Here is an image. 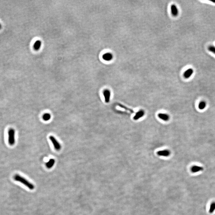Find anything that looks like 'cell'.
Returning a JSON list of instances; mask_svg holds the SVG:
<instances>
[{
	"instance_id": "6da1fadb",
	"label": "cell",
	"mask_w": 215,
	"mask_h": 215,
	"mask_svg": "<svg viewBox=\"0 0 215 215\" xmlns=\"http://www.w3.org/2000/svg\"><path fill=\"white\" fill-rule=\"evenodd\" d=\"M14 179L16 181H18L24 184L26 187L30 190H33L34 189V186L32 184L29 182L25 178L22 177L20 175L16 174L14 177Z\"/></svg>"
},
{
	"instance_id": "7a4b0ae2",
	"label": "cell",
	"mask_w": 215,
	"mask_h": 215,
	"mask_svg": "<svg viewBox=\"0 0 215 215\" xmlns=\"http://www.w3.org/2000/svg\"><path fill=\"white\" fill-rule=\"evenodd\" d=\"M8 141L10 145H13L15 143V131L13 128H10L8 131Z\"/></svg>"
},
{
	"instance_id": "3957f363",
	"label": "cell",
	"mask_w": 215,
	"mask_h": 215,
	"mask_svg": "<svg viewBox=\"0 0 215 215\" xmlns=\"http://www.w3.org/2000/svg\"><path fill=\"white\" fill-rule=\"evenodd\" d=\"M50 139L51 140V142H52V144H53L54 148L56 150L59 151L61 149L62 147L60 144L59 143L55 138L53 136H50Z\"/></svg>"
},
{
	"instance_id": "277c9868",
	"label": "cell",
	"mask_w": 215,
	"mask_h": 215,
	"mask_svg": "<svg viewBox=\"0 0 215 215\" xmlns=\"http://www.w3.org/2000/svg\"><path fill=\"white\" fill-rule=\"evenodd\" d=\"M103 95L104 97L105 101L106 103H108L110 101L111 92L108 89H106L103 91Z\"/></svg>"
},
{
	"instance_id": "5b68a950",
	"label": "cell",
	"mask_w": 215,
	"mask_h": 215,
	"mask_svg": "<svg viewBox=\"0 0 215 215\" xmlns=\"http://www.w3.org/2000/svg\"><path fill=\"white\" fill-rule=\"evenodd\" d=\"M157 154L160 156L168 157L171 155V152L168 150H163L158 151L157 152Z\"/></svg>"
},
{
	"instance_id": "8992f818",
	"label": "cell",
	"mask_w": 215,
	"mask_h": 215,
	"mask_svg": "<svg viewBox=\"0 0 215 215\" xmlns=\"http://www.w3.org/2000/svg\"><path fill=\"white\" fill-rule=\"evenodd\" d=\"M144 114H145V112L144 110H139V111H138L134 116V119L135 120H139L140 118L143 117L144 116Z\"/></svg>"
},
{
	"instance_id": "52a82bcc",
	"label": "cell",
	"mask_w": 215,
	"mask_h": 215,
	"mask_svg": "<svg viewBox=\"0 0 215 215\" xmlns=\"http://www.w3.org/2000/svg\"><path fill=\"white\" fill-rule=\"evenodd\" d=\"M158 116L160 119L165 122L168 121L170 119L169 115L166 114L160 113L158 114Z\"/></svg>"
},
{
	"instance_id": "ba28073f",
	"label": "cell",
	"mask_w": 215,
	"mask_h": 215,
	"mask_svg": "<svg viewBox=\"0 0 215 215\" xmlns=\"http://www.w3.org/2000/svg\"><path fill=\"white\" fill-rule=\"evenodd\" d=\"M194 73V70L192 68L188 69L184 73V76L185 78H189L192 76Z\"/></svg>"
},
{
	"instance_id": "9c48e42d",
	"label": "cell",
	"mask_w": 215,
	"mask_h": 215,
	"mask_svg": "<svg viewBox=\"0 0 215 215\" xmlns=\"http://www.w3.org/2000/svg\"><path fill=\"white\" fill-rule=\"evenodd\" d=\"M203 170V168L202 167L196 165L193 166L191 168V171L193 173H198V172L202 171Z\"/></svg>"
},
{
	"instance_id": "30bf717a",
	"label": "cell",
	"mask_w": 215,
	"mask_h": 215,
	"mask_svg": "<svg viewBox=\"0 0 215 215\" xmlns=\"http://www.w3.org/2000/svg\"><path fill=\"white\" fill-rule=\"evenodd\" d=\"M172 14L174 16H177L178 14V11L177 7L175 4L172 5L171 7Z\"/></svg>"
},
{
	"instance_id": "8fae6325",
	"label": "cell",
	"mask_w": 215,
	"mask_h": 215,
	"mask_svg": "<svg viewBox=\"0 0 215 215\" xmlns=\"http://www.w3.org/2000/svg\"><path fill=\"white\" fill-rule=\"evenodd\" d=\"M102 58L104 60L106 61H110L113 58V55L111 53H105L104 55L102 56Z\"/></svg>"
},
{
	"instance_id": "7c38bea8",
	"label": "cell",
	"mask_w": 215,
	"mask_h": 215,
	"mask_svg": "<svg viewBox=\"0 0 215 215\" xmlns=\"http://www.w3.org/2000/svg\"><path fill=\"white\" fill-rule=\"evenodd\" d=\"M41 46V42L40 40H37L34 43V48L36 51L39 50L40 49Z\"/></svg>"
},
{
	"instance_id": "4fadbf2b",
	"label": "cell",
	"mask_w": 215,
	"mask_h": 215,
	"mask_svg": "<svg viewBox=\"0 0 215 215\" xmlns=\"http://www.w3.org/2000/svg\"><path fill=\"white\" fill-rule=\"evenodd\" d=\"M55 163V160L53 159H51L47 162V163H46V166L47 168H51L53 166Z\"/></svg>"
},
{
	"instance_id": "5bb4252c",
	"label": "cell",
	"mask_w": 215,
	"mask_h": 215,
	"mask_svg": "<svg viewBox=\"0 0 215 215\" xmlns=\"http://www.w3.org/2000/svg\"><path fill=\"white\" fill-rule=\"evenodd\" d=\"M206 106V103L204 101H202L198 104V108L200 110H203Z\"/></svg>"
},
{
	"instance_id": "9a60e30c",
	"label": "cell",
	"mask_w": 215,
	"mask_h": 215,
	"mask_svg": "<svg viewBox=\"0 0 215 215\" xmlns=\"http://www.w3.org/2000/svg\"><path fill=\"white\" fill-rule=\"evenodd\" d=\"M51 118L50 114L49 113H46L43 115L42 118L44 121H48L50 120Z\"/></svg>"
},
{
	"instance_id": "2e32d148",
	"label": "cell",
	"mask_w": 215,
	"mask_h": 215,
	"mask_svg": "<svg viewBox=\"0 0 215 215\" xmlns=\"http://www.w3.org/2000/svg\"><path fill=\"white\" fill-rule=\"evenodd\" d=\"M215 210V202H213L211 203L210 206V209H209V213L210 214H212L213 212H214Z\"/></svg>"
},
{
	"instance_id": "e0dca14e",
	"label": "cell",
	"mask_w": 215,
	"mask_h": 215,
	"mask_svg": "<svg viewBox=\"0 0 215 215\" xmlns=\"http://www.w3.org/2000/svg\"><path fill=\"white\" fill-rule=\"evenodd\" d=\"M208 50L215 55V47L213 46H210L208 47Z\"/></svg>"
},
{
	"instance_id": "ac0fdd59",
	"label": "cell",
	"mask_w": 215,
	"mask_h": 215,
	"mask_svg": "<svg viewBox=\"0 0 215 215\" xmlns=\"http://www.w3.org/2000/svg\"><path fill=\"white\" fill-rule=\"evenodd\" d=\"M119 106H120V107H121L122 108H124V109H126V110H128V111H129L130 112H132L133 113L134 112V111H133L131 109H129V108H128L127 107H126V106H124V105H122V104H119Z\"/></svg>"
},
{
	"instance_id": "d6986e66",
	"label": "cell",
	"mask_w": 215,
	"mask_h": 215,
	"mask_svg": "<svg viewBox=\"0 0 215 215\" xmlns=\"http://www.w3.org/2000/svg\"><path fill=\"white\" fill-rule=\"evenodd\" d=\"M1 28H2V25H1V24L0 23V30L1 29Z\"/></svg>"
},
{
	"instance_id": "ffe728a7",
	"label": "cell",
	"mask_w": 215,
	"mask_h": 215,
	"mask_svg": "<svg viewBox=\"0 0 215 215\" xmlns=\"http://www.w3.org/2000/svg\"><path fill=\"white\" fill-rule=\"evenodd\" d=\"M212 2H214V3H215V1H212Z\"/></svg>"
}]
</instances>
